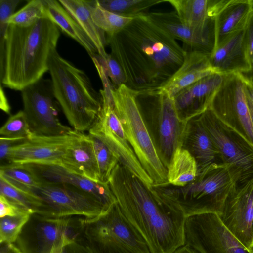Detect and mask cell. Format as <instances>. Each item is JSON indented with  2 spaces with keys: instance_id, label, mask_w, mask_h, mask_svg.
I'll use <instances>...</instances> for the list:
<instances>
[{
  "instance_id": "d6a6232c",
  "label": "cell",
  "mask_w": 253,
  "mask_h": 253,
  "mask_svg": "<svg viewBox=\"0 0 253 253\" xmlns=\"http://www.w3.org/2000/svg\"><path fill=\"white\" fill-rule=\"evenodd\" d=\"M91 15L95 24L106 34L119 31L133 19L123 17L103 9L96 0H92Z\"/></svg>"
},
{
  "instance_id": "277c9868",
  "label": "cell",
  "mask_w": 253,
  "mask_h": 253,
  "mask_svg": "<svg viewBox=\"0 0 253 253\" xmlns=\"http://www.w3.org/2000/svg\"><path fill=\"white\" fill-rule=\"evenodd\" d=\"M241 171L223 162L213 163L184 187L152 185L151 192L187 217L205 213L219 215L229 196L241 183Z\"/></svg>"
},
{
  "instance_id": "e0dca14e",
  "label": "cell",
  "mask_w": 253,
  "mask_h": 253,
  "mask_svg": "<svg viewBox=\"0 0 253 253\" xmlns=\"http://www.w3.org/2000/svg\"><path fill=\"white\" fill-rule=\"evenodd\" d=\"M80 132L74 130L59 136H42L32 134L24 142L13 147L7 157V164H60L68 147Z\"/></svg>"
},
{
  "instance_id": "f546056e",
  "label": "cell",
  "mask_w": 253,
  "mask_h": 253,
  "mask_svg": "<svg viewBox=\"0 0 253 253\" xmlns=\"http://www.w3.org/2000/svg\"><path fill=\"white\" fill-rule=\"evenodd\" d=\"M0 177L22 190L33 192L42 183L25 164L9 163L0 166Z\"/></svg>"
},
{
  "instance_id": "74e56055",
  "label": "cell",
  "mask_w": 253,
  "mask_h": 253,
  "mask_svg": "<svg viewBox=\"0 0 253 253\" xmlns=\"http://www.w3.org/2000/svg\"><path fill=\"white\" fill-rule=\"evenodd\" d=\"M21 0H0V75L3 71L5 35L9 26L8 20L15 12Z\"/></svg>"
},
{
  "instance_id": "4fadbf2b",
  "label": "cell",
  "mask_w": 253,
  "mask_h": 253,
  "mask_svg": "<svg viewBox=\"0 0 253 253\" xmlns=\"http://www.w3.org/2000/svg\"><path fill=\"white\" fill-rule=\"evenodd\" d=\"M80 218L47 217L33 214L14 246L21 253H50L64 236L76 241L81 237Z\"/></svg>"
},
{
  "instance_id": "6da1fadb",
  "label": "cell",
  "mask_w": 253,
  "mask_h": 253,
  "mask_svg": "<svg viewBox=\"0 0 253 253\" xmlns=\"http://www.w3.org/2000/svg\"><path fill=\"white\" fill-rule=\"evenodd\" d=\"M106 39L123 70L125 84L135 91L161 87L182 64L186 52L146 13L119 31L106 34Z\"/></svg>"
},
{
  "instance_id": "b9f144b4",
  "label": "cell",
  "mask_w": 253,
  "mask_h": 253,
  "mask_svg": "<svg viewBox=\"0 0 253 253\" xmlns=\"http://www.w3.org/2000/svg\"><path fill=\"white\" fill-rule=\"evenodd\" d=\"M244 39L247 53L251 62L253 59V13L245 28Z\"/></svg>"
},
{
  "instance_id": "9a60e30c",
  "label": "cell",
  "mask_w": 253,
  "mask_h": 253,
  "mask_svg": "<svg viewBox=\"0 0 253 253\" xmlns=\"http://www.w3.org/2000/svg\"><path fill=\"white\" fill-rule=\"evenodd\" d=\"M241 183L227 198L218 215L248 251L253 245V177Z\"/></svg>"
},
{
  "instance_id": "1f68e13d",
  "label": "cell",
  "mask_w": 253,
  "mask_h": 253,
  "mask_svg": "<svg viewBox=\"0 0 253 253\" xmlns=\"http://www.w3.org/2000/svg\"><path fill=\"white\" fill-rule=\"evenodd\" d=\"M0 195L31 214L37 213L41 207L40 198L34 193L20 189L0 177Z\"/></svg>"
},
{
  "instance_id": "484cf974",
  "label": "cell",
  "mask_w": 253,
  "mask_h": 253,
  "mask_svg": "<svg viewBox=\"0 0 253 253\" xmlns=\"http://www.w3.org/2000/svg\"><path fill=\"white\" fill-rule=\"evenodd\" d=\"M59 2L73 17L94 44L98 54L105 57L106 39L105 33L93 21L91 15L92 0H59Z\"/></svg>"
},
{
  "instance_id": "d590c367",
  "label": "cell",
  "mask_w": 253,
  "mask_h": 253,
  "mask_svg": "<svg viewBox=\"0 0 253 253\" xmlns=\"http://www.w3.org/2000/svg\"><path fill=\"white\" fill-rule=\"evenodd\" d=\"M32 215L30 213H26L0 218V244H12L15 242Z\"/></svg>"
},
{
  "instance_id": "7bdbcfd3",
  "label": "cell",
  "mask_w": 253,
  "mask_h": 253,
  "mask_svg": "<svg viewBox=\"0 0 253 253\" xmlns=\"http://www.w3.org/2000/svg\"><path fill=\"white\" fill-rule=\"evenodd\" d=\"M75 241L68 236H64L61 241L56 244L50 253H62L64 247Z\"/></svg>"
},
{
  "instance_id": "5bb4252c",
  "label": "cell",
  "mask_w": 253,
  "mask_h": 253,
  "mask_svg": "<svg viewBox=\"0 0 253 253\" xmlns=\"http://www.w3.org/2000/svg\"><path fill=\"white\" fill-rule=\"evenodd\" d=\"M184 240V245L206 253H249L225 227L216 213L187 217Z\"/></svg>"
},
{
  "instance_id": "4dcf8cb0",
  "label": "cell",
  "mask_w": 253,
  "mask_h": 253,
  "mask_svg": "<svg viewBox=\"0 0 253 253\" xmlns=\"http://www.w3.org/2000/svg\"><path fill=\"white\" fill-rule=\"evenodd\" d=\"M103 9L115 14L134 18L143 13L150 7L164 2V0H96Z\"/></svg>"
},
{
  "instance_id": "f35d334b",
  "label": "cell",
  "mask_w": 253,
  "mask_h": 253,
  "mask_svg": "<svg viewBox=\"0 0 253 253\" xmlns=\"http://www.w3.org/2000/svg\"><path fill=\"white\" fill-rule=\"evenodd\" d=\"M92 57L96 59L102 66L114 87L117 88L125 84L126 79L123 70L118 62L110 54H107L104 58L98 54L91 56Z\"/></svg>"
},
{
  "instance_id": "603a6c76",
  "label": "cell",
  "mask_w": 253,
  "mask_h": 253,
  "mask_svg": "<svg viewBox=\"0 0 253 253\" xmlns=\"http://www.w3.org/2000/svg\"><path fill=\"white\" fill-rule=\"evenodd\" d=\"M253 13V0H226L214 19V49L244 29Z\"/></svg>"
},
{
  "instance_id": "bcb514c9",
  "label": "cell",
  "mask_w": 253,
  "mask_h": 253,
  "mask_svg": "<svg viewBox=\"0 0 253 253\" xmlns=\"http://www.w3.org/2000/svg\"><path fill=\"white\" fill-rule=\"evenodd\" d=\"M174 253H206L204 251L195 250L189 246L183 245L178 248Z\"/></svg>"
},
{
  "instance_id": "f6af8a7d",
  "label": "cell",
  "mask_w": 253,
  "mask_h": 253,
  "mask_svg": "<svg viewBox=\"0 0 253 253\" xmlns=\"http://www.w3.org/2000/svg\"><path fill=\"white\" fill-rule=\"evenodd\" d=\"M1 244L0 253H21L13 244Z\"/></svg>"
},
{
  "instance_id": "d6986e66",
  "label": "cell",
  "mask_w": 253,
  "mask_h": 253,
  "mask_svg": "<svg viewBox=\"0 0 253 253\" xmlns=\"http://www.w3.org/2000/svg\"><path fill=\"white\" fill-rule=\"evenodd\" d=\"M25 164L42 182L65 184L76 187L93 196L108 209L117 202L108 183L94 181L75 174L60 164Z\"/></svg>"
},
{
  "instance_id": "ba28073f",
  "label": "cell",
  "mask_w": 253,
  "mask_h": 253,
  "mask_svg": "<svg viewBox=\"0 0 253 253\" xmlns=\"http://www.w3.org/2000/svg\"><path fill=\"white\" fill-rule=\"evenodd\" d=\"M82 239L94 253H151L117 202L93 218H80Z\"/></svg>"
},
{
  "instance_id": "cb8c5ba5",
  "label": "cell",
  "mask_w": 253,
  "mask_h": 253,
  "mask_svg": "<svg viewBox=\"0 0 253 253\" xmlns=\"http://www.w3.org/2000/svg\"><path fill=\"white\" fill-rule=\"evenodd\" d=\"M61 165L75 174L99 182L97 160L93 142L88 134L80 132L67 148Z\"/></svg>"
},
{
  "instance_id": "d4e9b609",
  "label": "cell",
  "mask_w": 253,
  "mask_h": 253,
  "mask_svg": "<svg viewBox=\"0 0 253 253\" xmlns=\"http://www.w3.org/2000/svg\"><path fill=\"white\" fill-rule=\"evenodd\" d=\"M182 147L187 149L195 158L198 173L211 164L215 163L219 153L198 117L187 124Z\"/></svg>"
},
{
  "instance_id": "ee69618b",
  "label": "cell",
  "mask_w": 253,
  "mask_h": 253,
  "mask_svg": "<svg viewBox=\"0 0 253 253\" xmlns=\"http://www.w3.org/2000/svg\"><path fill=\"white\" fill-rule=\"evenodd\" d=\"M244 77L246 96L253 105V83L245 75Z\"/></svg>"
},
{
  "instance_id": "9c48e42d",
  "label": "cell",
  "mask_w": 253,
  "mask_h": 253,
  "mask_svg": "<svg viewBox=\"0 0 253 253\" xmlns=\"http://www.w3.org/2000/svg\"><path fill=\"white\" fill-rule=\"evenodd\" d=\"M210 109L222 127L253 150V128L245 92L243 74L223 75Z\"/></svg>"
},
{
  "instance_id": "44dd1931",
  "label": "cell",
  "mask_w": 253,
  "mask_h": 253,
  "mask_svg": "<svg viewBox=\"0 0 253 253\" xmlns=\"http://www.w3.org/2000/svg\"><path fill=\"white\" fill-rule=\"evenodd\" d=\"M245 28L231 36L210 55L214 73L221 75L240 73L246 74L251 69L244 39Z\"/></svg>"
},
{
  "instance_id": "e575fe53",
  "label": "cell",
  "mask_w": 253,
  "mask_h": 253,
  "mask_svg": "<svg viewBox=\"0 0 253 253\" xmlns=\"http://www.w3.org/2000/svg\"><path fill=\"white\" fill-rule=\"evenodd\" d=\"M98 164L99 182L108 183L115 167L119 163L112 151L99 139L90 135Z\"/></svg>"
},
{
  "instance_id": "8fae6325",
  "label": "cell",
  "mask_w": 253,
  "mask_h": 253,
  "mask_svg": "<svg viewBox=\"0 0 253 253\" xmlns=\"http://www.w3.org/2000/svg\"><path fill=\"white\" fill-rule=\"evenodd\" d=\"M33 193L42 203L36 214L45 217L91 218L109 210L90 194L68 185L42 182Z\"/></svg>"
},
{
  "instance_id": "8992f818",
  "label": "cell",
  "mask_w": 253,
  "mask_h": 253,
  "mask_svg": "<svg viewBox=\"0 0 253 253\" xmlns=\"http://www.w3.org/2000/svg\"><path fill=\"white\" fill-rule=\"evenodd\" d=\"M135 98L161 160L167 169L182 147L188 122L177 114L173 98L156 88L135 91Z\"/></svg>"
},
{
  "instance_id": "83f0119b",
  "label": "cell",
  "mask_w": 253,
  "mask_h": 253,
  "mask_svg": "<svg viewBox=\"0 0 253 253\" xmlns=\"http://www.w3.org/2000/svg\"><path fill=\"white\" fill-rule=\"evenodd\" d=\"M197 172L195 158L185 148H179L174 153L167 168L168 183L175 187H184L195 179Z\"/></svg>"
},
{
  "instance_id": "60d3db41",
  "label": "cell",
  "mask_w": 253,
  "mask_h": 253,
  "mask_svg": "<svg viewBox=\"0 0 253 253\" xmlns=\"http://www.w3.org/2000/svg\"><path fill=\"white\" fill-rule=\"evenodd\" d=\"M27 139L9 138L0 137V166L7 164V160L9 151L14 146L24 142Z\"/></svg>"
},
{
  "instance_id": "7a4b0ae2",
  "label": "cell",
  "mask_w": 253,
  "mask_h": 253,
  "mask_svg": "<svg viewBox=\"0 0 253 253\" xmlns=\"http://www.w3.org/2000/svg\"><path fill=\"white\" fill-rule=\"evenodd\" d=\"M108 184L123 213L145 240L151 253H174L184 245L186 217L181 211L155 196L119 163Z\"/></svg>"
},
{
  "instance_id": "4316f807",
  "label": "cell",
  "mask_w": 253,
  "mask_h": 253,
  "mask_svg": "<svg viewBox=\"0 0 253 253\" xmlns=\"http://www.w3.org/2000/svg\"><path fill=\"white\" fill-rule=\"evenodd\" d=\"M44 1L48 19L83 46L90 57L98 54L91 39L58 0H44Z\"/></svg>"
},
{
  "instance_id": "3957f363",
  "label": "cell",
  "mask_w": 253,
  "mask_h": 253,
  "mask_svg": "<svg viewBox=\"0 0 253 253\" xmlns=\"http://www.w3.org/2000/svg\"><path fill=\"white\" fill-rule=\"evenodd\" d=\"M60 35L59 28L47 18L26 27L9 24L0 88L3 85L21 91L42 78L49 71V58Z\"/></svg>"
},
{
  "instance_id": "5b68a950",
  "label": "cell",
  "mask_w": 253,
  "mask_h": 253,
  "mask_svg": "<svg viewBox=\"0 0 253 253\" xmlns=\"http://www.w3.org/2000/svg\"><path fill=\"white\" fill-rule=\"evenodd\" d=\"M54 97L73 129L89 130L98 115L102 97L83 70L62 57L51 53L49 71Z\"/></svg>"
},
{
  "instance_id": "52a82bcc",
  "label": "cell",
  "mask_w": 253,
  "mask_h": 253,
  "mask_svg": "<svg viewBox=\"0 0 253 253\" xmlns=\"http://www.w3.org/2000/svg\"><path fill=\"white\" fill-rule=\"evenodd\" d=\"M114 109L126 137L153 185L168 183L167 169L161 160L152 138L138 106L135 91L123 84L111 90Z\"/></svg>"
},
{
  "instance_id": "681fc988",
  "label": "cell",
  "mask_w": 253,
  "mask_h": 253,
  "mask_svg": "<svg viewBox=\"0 0 253 253\" xmlns=\"http://www.w3.org/2000/svg\"><path fill=\"white\" fill-rule=\"evenodd\" d=\"M249 253H253V245L252 247L248 250Z\"/></svg>"
},
{
  "instance_id": "7dc6e473",
  "label": "cell",
  "mask_w": 253,
  "mask_h": 253,
  "mask_svg": "<svg viewBox=\"0 0 253 253\" xmlns=\"http://www.w3.org/2000/svg\"><path fill=\"white\" fill-rule=\"evenodd\" d=\"M247 101L248 103V106L249 108V113L250 115V118L251 120V122L252 124V126L253 128V105L250 102V101L248 99V98L246 97Z\"/></svg>"
},
{
  "instance_id": "2e32d148",
  "label": "cell",
  "mask_w": 253,
  "mask_h": 253,
  "mask_svg": "<svg viewBox=\"0 0 253 253\" xmlns=\"http://www.w3.org/2000/svg\"><path fill=\"white\" fill-rule=\"evenodd\" d=\"M197 117L219 151L222 162L230 164L241 171V183L253 177V150L224 129L210 108Z\"/></svg>"
},
{
  "instance_id": "7c38bea8",
  "label": "cell",
  "mask_w": 253,
  "mask_h": 253,
  "mask_svg": "<svg viewBox=\"0 0 253 253\" xmlns=\"http://www.w3.org/2000/svg\"><path fill=\"white\" fill-rule=\"evenodd\" d=\"M23 111L32 133L42 136L67 134L74 129L63 125L58 117L57 103L50 79L42 78L21 91Z\"/></svg>"
},
{
  "instance_id": "f907efd6",
  "label": "cell",
  "mask_w": 253,
  "mask_h": 253,
  "mask_svg": "<svg viewBox=\"0 0 253 253\" xmlns=\"http://www.w3.org/2000/svg\"><path fill=\"white\" fill-rule=\"evenodd\" d=\"M62 253H68L66 246L64 247Z\"/></svg>"
},
{
  "instance_id": "8d00e7d4",
  "label": "cell",
  "mask_w": 253,
  "mask_h": 253,
  "mask_svg": "<svg viewBox=\"0 0 253 253\" xmlns=\"http://www.w3.org/2000/svg\"><path fill=\"white\" fill-rule=\"evenodd\" d=\"M32 134L23 110L11 116L0 129L1 136L9 138L27 139Z\"/></svg>"
},
{
  "instance_id": "f1b7e54d",
  "label": "cell",
  "mask_w": 253,
  "mask_h": 253,
  "mask_svg": "<svg viewBox=\"0 0 253 253\" xmlns=\"http://www.w3.org/2000/svg\"><path fill=\"white\" fill-rule=\"evenodd\" d=\"M175 9L181 21L190 27L204 28L214 20L209 17V0H164Z\"/></svg>"
},
{
  "instance_id": "836d02e7",
  "label": "cell",
  "mask_w": 253,
  "mask_h": 253,
  "mask_svg": "<svg viewBox=\"0 0 253 253\" xmlns=\"http://www.w3.org/2000/svg\"><path fill=\"white\" fill-rule=\"evenodd\" d=\"M44 18H47L44 0H32L15 12L7 22L9 24L26 27Z\"/></svg>"
},
{
  "instance_id": "ac0fdd59",
  "label": "cell",
  "mask_w": 253,
  "mask_h": 253,
  "mask_svg": "<svg viewBox=\"0 0 253 253\" xmlns=\"http://www.w3.org/2000/svg\"><path fill=\"white\" fill-rule=\"evenodd\" d=\"M147 18L175 40L181 41L191 51L211 54L215 42L214 21L204 28L184 24L175 11L146 13Z\"/></svg>"
},
{
  "instance_id": "7402d4cb",
  "label": "cell",
  "mask_w": 253,
  "mask_h": 253,
  "mask_svg": "<svg viewBox=\"0 0 253 253\" xmlns=\"http://www.w3.org/2000/svg\"><path fill=\"white\" fill-rule=\"evenodd\" d=\"M184 61L176 72L158 88L173 97L178 92L213 72L209 54L186 51Z\"/></svg>"
},
{
  "instance_id": "ffe728a7",
  "label": "cell",
  "mask_w": 253,
  "mask_h": 253,
  "mask_svg": "<svg viewBox=\"0 0 253 253\" xmlns=\"http://www.w3.org/2000/svg\"><path fill=\"white\" fill-rule=\"evenodd\" d=\"M223 80L212 73L183 89L173 98L180 119L188 122L208 110Z\"/></svg>"
},
{
  "instance_id": "30bf717a",
  "label": "cell",
  "mask_w": 253,
  "mask_h": 253,
  "mask_svg": "<svg viewBox=\"0 0 253 253\" xmlns=\"http://www.w3.org/2000/svg\"><path fill=\"white\" fill-rule=\"evenodd\" d=\"M99 90L102 97L100 111L88 130V134L102 141L114 154L118 162L150 188L153 182L141 166L125 135L123 126L114 107L109 80L102 82Z\"/></svg>"
},
{
  "instance_id": "ab89813d",
  "label": "cell",
  "mask_w": 253,
  "mask_h": 253,
  "mask_svg": "<svg viewBox=\"0 0 253 253\" xmlns=\"http://www.w3.org/2000/svg\"><path fill=\"white\" fill-rule=\"evenodd\" d=\"M26 213H31L25 209L11 203L3 196L0 195V218L6 216H16Z\"/></svg>"
},
{
  "instance_id": "c3c4849f",
  "label": "cell",
  "mask_w": 253,
  "mask_h": 253,
  "mask_svg": "<svg viewBox=\"0 0 253 253\" xmlns=\"http://www.w3.org/2000/svg\"><path fill=\"white\" fill-rule=\"evenodd\" d=\"M247 74L249 75V76H246L253 83V59L251 62V69L250 71Z\"/></svg>"
}]
</instances>
